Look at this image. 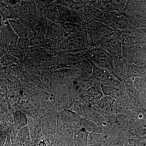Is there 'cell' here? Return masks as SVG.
Listing matches in <instances>:
<instances>
[{
	"instance_id": "6da1fadb",
	"label": "cell",
	"mask_w": 146,
	"mask_h": 146,
	"mask_svg": "<svg viewBox=\"0 0 146 146\" xmlns=\"http://www.w3.org/2000/svg\"><path fill=\"white\" fill-rule=\"evenodd\" d=\"M9 24L11 29L18 38L28 37L29 30L20 21L16 19H10Z\"/></svg>"
},
{
	"instance_id": "7a4b0ae2",
	"label": "cell",
	"mask_w": 146,
	"mask_h": 146,
	"mask_svg": "<svg viewBox=\"0 0 146 146\" xmlns=\"http://www.w3.org/2000/svg\"><path fill=\"white\" fill-rule=\"evenodd\" d=\"M14 122L16 125L21 129L25 127L27 125L28 119L24 112L21 110H18L15 112Z\"/></svg>"
},
{
	"instance_id": "3957f363",
	"label": "cell",
	"mask_w": 146,
	"mask_h": 146,
	"mask_svg": "<svg viewBox=\"0 0 146 146\" xmlns=\"http://www.w3.org/2000/svg\"><path fill=\"white\" fill-rule=\"evenodd\" d=\"M88 135L83 129L79 130L74 134V141L76 146H84L87 145Z\"/></svg>"
},
{
	"instance_id": "277c9868",
	"label": "cell",
	"mask_w": 146,
	"mask_h": 146,
	"mask_svg": "<svg viewBox=\"0 0 146 146\" xmlns=\"http://www.w3.org/2000/svg\"><path fill=\"white\" fill-rule=\"evenodd\" d=\"M46 16L49 20L54 23H57L58 21V12L57 8L54 6L51 5L48 7L46 11Z\"/></svg>"
},
{
	"instance_id": "5b68a950",
	"label": "cell",
	"mask_w": 146,
	"mask_h": 146,
	"mask_svg": "<svg viewBox=\"0 0 146 146\" xmlns=\"http://www.w3.org/2000/svg\"><path fill=\"white\" fill-rule=\"evenodd\" d=\"M20 108L25 114H31L36 112L37 109L34 105L27 100H22L20 103Z\"/></svg>"
},
{
	"instance_id": "8992f818",
	"label": "cell",
	"mask_w": 146,
	"mask_h": 146,
	"mask_svg": "<svg viewBox=\"0 0 146 146\" xmlns=\"http://www.w3.org/2000/svg\"><path fill=\"white\" fill-rule=\"evenodd\" d=\"M16 44L24 54H26L28 52L30 46V42L29 37L19 38Z\"/></svg>"
},
{
	"instance_id": "52a82bcc",
	"label": "cell",
	"mask_w": 146,
	"mask_h": 146,
	"mask_svg": "<svg viewBox=\"0 0 146 146\" xmlns=\"http://www.w3.org/2000/svg\"><path fill=\"white\" fill-rule=\"evenodd\" d=\"M0 14L3 18L5 19H13L12 11L11 7L8 6H0Z\"/></svg>"
},
{
	"instance_id": "ba28073f",
	"label": "cell",
	"mask_w": 146,
	"mask_h": 146,
	"mask_svg": "<svg viewBox=\"0 0 146 146\" xmlns=\"http://www.w3.org/2000/svg\"><path fill=\"white\" fill-rule=\"evenodd\" d=\"M9 50L11 54L17 59H21L23 58L25 54L22 52L16 44L11 45Z\"/></svg>"
},
{
	"instance_id": "9c48e42d",
	"label": "cell",
	"mask_w": 146,
	"mask_h": 146,
	"mask_svg": "<svg viewBox=\"0 0 146 146\" xmlns=\"http://www.w3.org/2000/svg\"><path fill=\"white\" fill-rule=\"evenodd\" d=\"M59 130L60 133L64 136L70 137L73 135L72 129L68 124L61 123L60 125H59Z\"/></svg>"
},
{
	"instance_id": "30bf717a",
	"label": "cell",
	"mask_w": 146,
	"mask_h": 146,
	"mask_svg": "<svg viewBox=\"0 0 146 146\" xmlns=\"http://www.w3.org/2000/svg\"><path fill=\"white\" fill-rule=\"evenodd\" d=\"M16 59L17 58L13 56L10 57L9 56H6L2 59L1 63L5 67H11L17 64Z\"/></svg>"
},
{
	"instance_id": "8fae6325",
	"label": "cell",
	"mask_w": 146,
	"mask_h": 146,
	"mask_svg": "<svg viewBox=\"0 0 146 146\" xmlns=\"http://www.w3.org/2000/svg\"><path fill=\"white\" fill-rule=\"evenodd\" d=\"M101 138V134L96 133H89L87 137V145H92L98 143Z\"/></svg>"
},
{
	"instance_id": "7c38bea8",
	"label": "cell",
	"mask_w": 146,
	"mask_h": 146,
	"mask_svg": "<svg viewBox=\"0 0 146 146\" xmlns=\"http://www.w3.org/2000/svg\"><path fill=\"white\" fill-rule=\"evenodd\" d=\"M19 137L20 140L22 142L27 141L29 139L30 131L27 127L21 129L19 133Z\"/></svg>"
},
{
	"instance_id": "4fadbf2b",
	"label": "cell",
	"mask_w": 146,
	"mask_h": 146,
	"mask_svg": "<svg viewBox=\"0 0 146 146\" xmlns=\"http://www.w3.org/2000/svg\"><path fill=\"white\" fill-rule=\"evenodd\" d=\"M30 10V7L28 4H23L21 7V11L22 14L25 16H27L29 14Z\"/></svg>"
},
{
	"instance_id": "5bb4252c",
	"label": "cell",
	"mask_w": 146,
	"mask_h": 146,
	"mask_svg": "<svg viewBox=\"0 0 146 146\" xmlns=\"http://www.w3.org/2000/svg\"><path fill=\"white\" fill-rule=\"evenodd\" d=\"M57 31L58 29L54 25L50 26L49 28V33L52 35V36H55V34Z\"/></svg>"
},
{
	"instance_id": "9a60e30c",
	"label": "cell",
	"mask_w": 146,
	"mask_h": 146,
	"mask_svg": "<svg viewBox=\"0 0 146 146\" xmlns=\"http://www.w3.org/2000/svg\"><path fill=\"white\" fill-rule=\"evenodd\" d=\"M20 94L21 98L23 99V100H26V99L28 98V95L27 92L22 90V91H20Z\"/></svg>"
},
{
	"instance_id": "2e32d148",
	"label": "cell",
	"mask_w": 146,
	"mask_h": 146,
	"mask_svg": "<svg viewBox=\"0 0 146 146\" xmlns=\"http://www.w3.org/2000/svg\"><path fill=\"white\" fill-rule=\"evenodd\" d=\"M38 146H47L46 143L44 140L39 141Z\"/></svg>"
},
{
	"instance_id": "e0dca14e",
	"label": "cell",
	"mask_w": 146,
	"mask_h": 146,
	"mask_svg": "<svg viewBox=\"0 0 146 146\" xmlns=\"http://www.w3.org/2000/svg\"><path fill=\"white\" fill-rule=\"evenodd\" d=\"M2 16H1V15H0V27H1V26L2 24Z\"/></svg>"
},
{
	"instance_id": "ac0fdd59",
	"label": "cell",
	"mask_w": 146,
	"mask_h": 146,
	"mask_svg": "<svg viewBox=\"0 0 146 146\" xmlns=\"http://www.w3.org/2000/svg\"><path fill=\"white\" fill-rule=\"evenodd\" d=\"M3 55V54L2 53L0 52V58H1Z\"/></svg>"
}]
</instances>
